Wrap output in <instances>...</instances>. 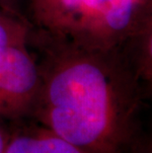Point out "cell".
Returning a JSON list of instances; mask_svg holds the SVG:
<instances>
[{
	"label": "cell",
	"mask_w": 152,
	"mask_h": 153,
	"mask_svg": "<svg viewBox=\"0 0 152 153\" xmlns=\"http://www.w3.org/2000/svg\"><path fill=\"white\" fill-rule=\"evenodd\" d=\"M30 29L19 16L11 15L0 9V50L10 45H27Z\"/></svg>",
	"instance_id": "8992f818"
},
{
	"label": "cell",
	"mask_w": 152,
	"mask_h": 153,
	"mask_svg": "<svg viewBox=\"0 0 152 153\" xmlns=\"http://www.w3.org/2000/svg\"><path fill=\"white\" fill-rule=\"evenodd\" d=\"M16 1L17 0H0V9L11 15L20 17V15H18L17 11H16Z\"/></svg>",
	"instance_id": "52a82bcc"
},
{
	"label": "cell",
	"mask_w": 152,
	"mask_h": 153,
	"mask_svg": "<svg viewBox=\"0 0 152 153\" xmlns=\"http://www.w3.org/2000/svg\"><path fill=\"white\" fill-rule=\"evenodd\" d=\"M135 0H78L62 37L88 50L124 45L151 27V19Z\"/></svg>",
	"instance_id": "7a4b0ae2"
},
{
	"label": "cell",
	"mask_w": 152,
	"mask_h": 153,
	"mask_svg": "<svg viewBox=\"0 0 152 153\" xmlns=\"http://www.w3.org/2000/svg\"><path fill=\"white\" fill-rule=\"evenodd\" d=\"M137 3H139V4H141V5H146L147 3H148V1H150V0H135Z\"/></svg>",
	"instance_id": "9c48e42d"
},
{
	"label": "cell",
	"mask_w": 152,
	"mask_h": 153,
	"mask_svg": "<svg viewBox=\"0 0 152 153\" xmlns=\"http://www.w3.org/2000/svg\"><path fill=\"white\" fill-rule=\"evenodd\" d=\"M40 85L39 64L27 45L0 50V120L31 118Z\"/></svg>",
	"instance_id": "3957f363"
},
{
	"label": "cell",
	"mask_w": 152,
	"mask_h": 153,
	"mask_svg": "<svg viewBox=\"0 0 152 153\" xmlns=\"http://www.w3.org/2000/svg\"><path fill=\"white\" fill-rule=\"evenodd\" d=\"M9 137H10V134L5 131V128L3 126H0V153H4Z\"/></svg>",
	"instance_id": "ba28073f"
},
{
	"label": "cell",
	"mask_w": 152,
	"mask_h": 153,
	"mask_svg": "<svg viewBox=\"0 0 152 153\" xmlns=\"http://www.w3.org/2000/svg\"><path fill=\"white\" fill-rule=\"evenodd\" d=\"M4 153H84L42 126L19 128L10 134Z\"/></svg>",
	"instance_id": "277c9868"
},
{
	"label": "cell",
	"mask_w": 152,
	"mask_h": 153,
	"mask_svg": "<svg viewBox=\"0 0 152 153\" xmlns=\"http://www.w3.org/2000/svg\"><path fill=\"white\" fill-rule=\"evenodd\" d=\"M78 0H31L36 24L53 37L65 33Z\"/></svg>",
	"instance_id": "5b68a950"
},
{
	"label": "cell",
	"mask_w": 152,
	"mask_h": 153,
	"mask_svg": "<svg viewBox=\"0 0 152 153\" xmlns=\"http://www.w3.org/2000/svg\"><path fill=\"white\" fill-rule=\"evenodd\" d=\"M31 118L84 153H130L143 98L137 57L122 47L88 50L46 34Z\"/></svg>",
	"instance_id": "6da1fadb"
}]
</instances>
